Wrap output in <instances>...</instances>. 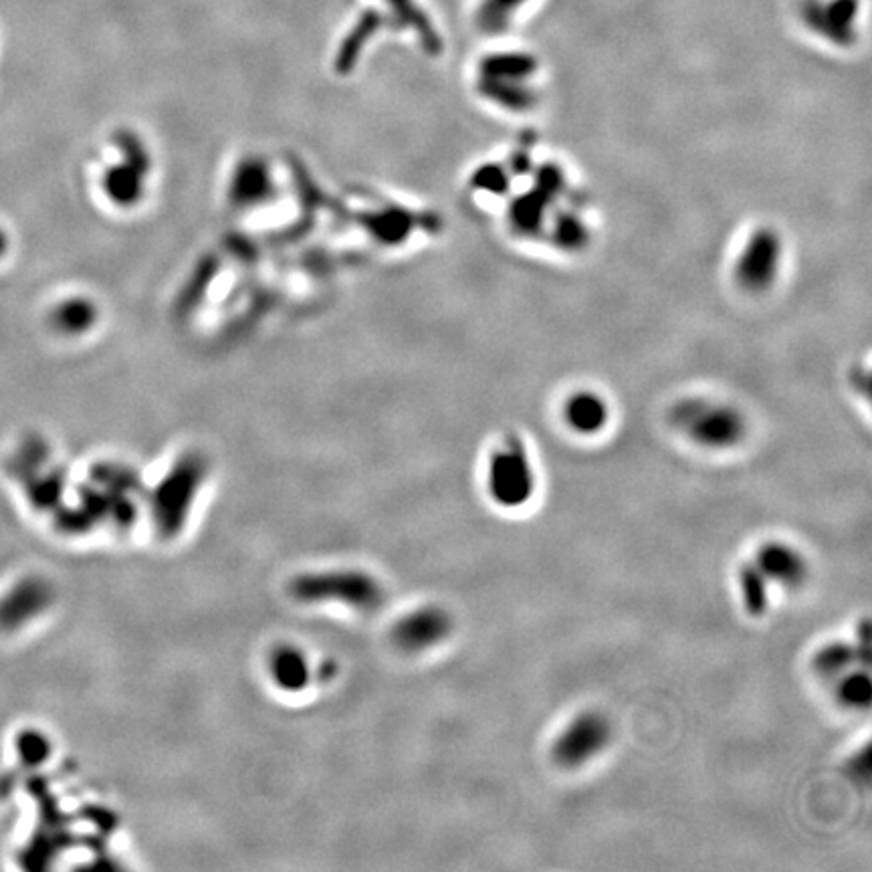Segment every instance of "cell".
Wrapping results in <instances>:
<instances>
[{"mask_svg": "<svg viewBox=\"0 0 872 872\" xmlns=\"http://www.w3.org/2000/svg\"><path fill=\"white\" fill-rule=\"evenodd\" d=\"M539 63L525 51H499L481 59L477 91L483 99L509 114H525L537 105L535 77Z\"/></svg>", "mask_w": 872, "mask_h": 872, "instance_id": "obj_1", "label": "cell"}, {"mask_svg": "<svg viewBox=\"0 0 872 872\" xmlns=\"http://www.w3.org/2000/svg\"><path fill=\"white\" fill-rule=\"evenodd\" d=\"M671 422L703 449L727 451L743 443L747 420L737 406L705 396L683 398L671 410Z\"/></svg>", "mask_w": 872, "mask_h": 872, "instance_id": "obj_2", "label": "cell"}, {"mask_svg": "<svg viewBox=\"0 0 872 872\" xmlns=\"http://www.w3.org/2000/svg\"><path fill=\"white\" fill-rule=\"evenodd\" d=\"M786 263V243L778 229L757 227L741 243L733 261V281L749 295H763L776 287Z\"/></svg>", "mask_w": 872, "mask_h": 872, "instance_id": "obj_3", "label": "cell"}, {"mask_svg": "<svg viewBox=\"0 0 872 872\" xmlns=\"http://www.w3.org/2000/svg\"><path fill=\"white\" fill-rule=\"evenodd\" d=\"M489 493L505 509L523 507L535 493V473L519 434H507L489 461Z\"/></svg>", "mask_w": 872, "mask_h": 872, "instance_id": "obj_4", "label": "cell"}, {"mask_svg": "<svg viewBox=\"0 0 872 872\" xmlns=\"http://www.w3.org/2000/svg\"><path fill=\"white\" fill-rule=\"evenodd\" d=\"M612 739L610 721L596 711L580 713L574 717L554 743V759L562 768L576 770L598 757Z\"/></svg>", "mask_w": 872, "mask_h": 872, "instance_id": "obj_5", "label": "cell"}, {"mask_svg": "<svg viewBox=\"0 0 872 872\" xmlns=\"http://www.w3.org/2000/svg\"><path fill=\"white\" fill-rule=\"evenodd\" d=\"M800 17L810 33L834 47H850L856 41L858 0H804Z\"/></svg>", "mask_w": 872, "mask_h": 872, "instance_id": "obj_6", "label": "cell"}, {"mask_svg": "<svg viewBox=\"0 0 872 872\" xmlns=\"http://www.w3.org/2000/svg\"><path fill=\"white\" fill-rule=\"evenodd\" d=\"M753 562L768 582H776L784 588H800L808 578V564L804 556L782 541L761 545Z\"/></svg>", "mask_w": 872, "mask_h": 872, "instance_id": "obj_7", "label": "cell"}, {"mask_svg": "<svg viewBox=\"0 0 872 872\" xmlns=\"http://www.w3.org/2000/svg\"><path fill=\"white\" fill-rule=\"evenodd\" d=\"M564 422L582 436L600 434L610 422V404L596 390H578L568 396L562 408Z\"/></svg>", "mask_w": 872, "mask_h": 872, "instance_id": "obj_8", "label": "cell"}, {"mask_svg": "<svg viewBox=\"0 0 872 872\" xmlns=\"http://www.w3.org/2000/svg\"><path fill=\"white\" fill-rule=\"evenodd\" d=\"M564 202L554 208L545 237L562 253H580L590 245V225L580 206Z\"/></svg>", "mask_w": 872, "mask_h": 872, "instance_id": "obj_9", "label": "cell"}, {"mask_svg": "<svg viewBox=\"0 0 872 872\" xmlns=\"http://www.w3.org/2000/svg\"><path fill=\"white\" fill-rule=\"evenodd\" d=\"M382 3L386 9H390L388 19H392L398 27L412 31L422 43L424 51L436 55L443 49L439 31L434 29L430 17L418 5V0H382Z\"/></svg>", "mask_w": 872, "mask_h": 872, "instance_id": "obj_10", "label": "cell"}, {"mask_svg": "<svg viewBox=\"0 0 872 872\" xmlns=\"http://www.w3.org/2000/svg\"><path fill=\"white\" fill-rule=\"evenodd\" d=\"M527 3L529 0H481L477 13L479 27L489 35H499Z\"/></svg>", "mask_w": 872, "mask_h": 872, "instance_id": "obj_11", "label": "cell"}, {"mask_svg": "<svg viewBox=\"0 0 872 872\" xmlns=\"http://www.w3.org/2000/svg\"><path fill=\"white\" fill-rule=\"evenodd\" d=\"M739 586L743 592L745 608L751 616H763L768 608V580L755 566V562H747L739 570Z\"/></svg>", "mask_w": 872, "mask_h": 872, "instance_id": "obj_12", "label": "cell"}, {"mask_svg": "<svg viewBox=\"0 0 872 872\" xmlns=\"http://www.w3.org/2000/svg\"><path fill=\"white\" fill-rule=\"evenodd\" d=\"M511 176H513V172H511V168L505 162H501V164H483L475 172L473 184L487 198H503L511 190V184H513Z\"/></svg>", "mask_w": 872, "mask_h": 872, "instance_id": "obj_13", "label": "cell"}, {"mask_svg": "<svg viewBox=\"0 0 872 872\" xmlns=\"http://www.w3.org/2000/svg\"><path fill=\"white\" fill-rule=\"evenodd\" d=\"M854 659L856 650H852L848 644H830L816 654L814 667L822 677H842Z\"/></svg>", "mask_w": 872, "mask_h": 872, "instance_id": "obj_14", "label": "cell"}, {"mask_svg": "<svg viewBox=\"0 0 872 872\" xmlns=\"http://www.w3.org/2000/svg\"><path fill=\"white\" fill-rule=\"evenodd\" d=\"M840 699L850 705V707H864L870 699V681L866 675L856 673V675H848L846 679H842L840 687H838Z\"/></svg>", "mask_w": 872, "mask_h": 872, "instance_id": "obj_15", "label": "cell"}, {"mask_svg": "<svg viewBox=\"0 0 872 872\" xmlns=\"http://www.w3.org/2000/svg\"><path fill=\"white\" fill-rule=\"evenodd\" d=\"M85 313L87 307L81 301H65L55 309L53 321L61 332H79L83 330Z\"/></svg>", "mask_w": 872, "mask_h": 872, "instance_id": "obj_16", "label": "cell"}, {"mask_svg": "<svg viewBox=\"0 0 872 872\" xmlns=\"http://www.w3.org/2000/svg\"><path fill=\"white\" fill-rule=\"evenodd\" d=\"M9 249H11L9 233L3 227H0V261H3V257L9 253Z\"/></svg>", "mask_w": 872, "mask_h": 872, "instance_id": "obj_17", "label": "cell"}]
</instances>
